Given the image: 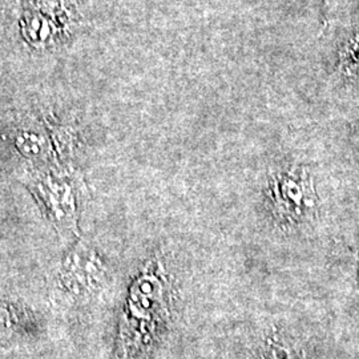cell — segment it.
<instances>
[{
  "label": "cell",
  "instance_id": "cell-1",
  "mask_svg": "<svg viewBox=\"0 0 359 359\" xmlns=\"http://www.w3.org/2000/svg\"><path fill=\"white\" fill-rule=\"evenodd\" d=\"M167 281L152 264L132 285L121 320L117 359H142L154 347L167 318Z\"/></svg>",
  "mask_w": 359,
  "mask_h": 359
},
{
  "label": "cell",
  "instance_id": "cell-2",
  "mask_svg": "<svg viewBox=\"0 0 359 359\" xmlns=\"http://www.w3.org/2000/svg\"><path fill=\"white\" fill-rule=\"evenodd\" d=\"M108 271L102 257L84 245H79L62 259L57 274V294L65 301H90L103 290Z\"/></svg>",
  "mask_w": 359,
  "mask_h": 359
},
{
  "label": "cell",
  "instance_id": "cell-3",
  "mask_svg": "<svg viewBox=\"0 0 359 359\" xmlns=\"http://www.w3.org/2000/svg\"><path fill=\"white\" fill-rule=\"evenodd\" d=\"M32 192L62 237L76 236L79 194L72 180L62 173L40 175L32 180Z\"/></svg>",
  "mask_w": 359,
  "mask_h": 359
},
{
  "label": "cell",
  "instance_id": "cell-4",
  "mask_svg": "<svg viewBox=\"0 0 359 359\" xmlns=\"http://www.w3.org/2000/svg\"><path fill=\"white\" fill-rule=\"evenodd\" d=\"M339 63L341 71L346 76H359V29L348 38L344 46Z\"/></svg>",
  "mask_w": 359,
  "mask_h": 359
},
{
  "label": "cell",
  "instance_id": "cell-5",
  "mask_svg": "<svg viewBox=\"0 0 359 359\" xmlns=\"http://www.w3.org/2000/svg\"><path fill=\"white\" fill-rule=\"evenodd\" d=\"M15 330V318L10 310L0 309V341L8 339Z\"/></svg>",
  "mask_w": 359,
  "mask_h": 359
}]
</instances>
